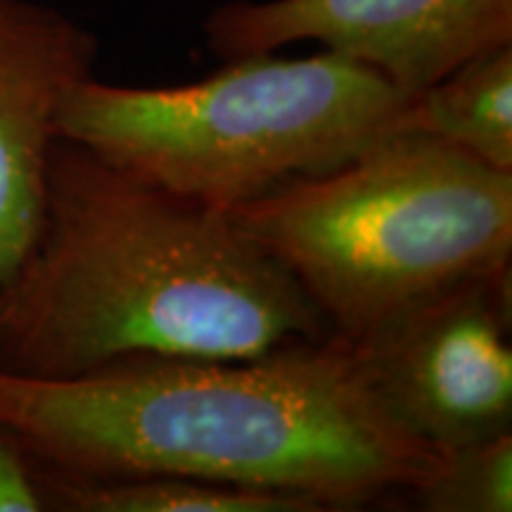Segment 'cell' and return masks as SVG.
Wrapping results in <instances>:
<instances>
[{"instance_id": "1", "label": "cell", "mask_w": 512, "mask_h": 512, "mask_svg": "<svg viewBox=\"0 0 512 512\" xmlns=\"http://www.w3.org/2000/svg\"><path fill=\"white\" fill-rule=\"evenodd\" d=\"M0 430L57 475L190 477L299 494L328 512L411 491L439 460L384 415L339 335L240 361L0 370Z\"/></svg>"}, {"instance_id": "2", "label": "cell", "mask_w": 512, "mask_h": 512, "mask_svg": "<svg viewBox=\"0 0 512 512\" xmlns=\"http://www.w3.org/2000/svg\"><path fill=\"white\" fill-rule=\"evenodd\" d=\"M332 335L226 211L57 140L34 247L0 283V370L72 377L128 358L240 361Z\"/></svg>"}, {"instance_id": "3", "label": "cell", "mask_w": 512, "mask_h": 512, "mask_svg": "<svg viewBox=\"0 0 512 512\" xmlns=\"http://www.w3.org/2000/svg\"><path fill=\"white\" fill-rule=\"evenodd\" d=\"M226 214L349 342L512 264V171L413 128Z\"/></svg>"}, {"instance_id": "4", "label": "cell", "mask_w": 512, "mask_h": 512, "mask_svg": "<svg viewBox=\"0 0 512 512\" xmlns=\"http://www.w3.org/2000/svg\"><path fill=\"white\" fill-rule=\"evenodd\" d=\"M413 95L347 55L228 60L183 86L76 83L57 131L128 174L211 209H233L347 164L411 128Z\"/></svg>"}, {"instance_id": "5", "label": "cell", "mask_w": 512, "mask_h": 512, "mask_svg": "<svg viewBox=\"0 0 512 512\" xmlns=\"http://www.w3.org/2000/svg\"><path fill=\"white\" fill-rule=\"evenodd\" d=\"M510 268L465 280L347 339L384 415L437 453L512 432Z\"/></svg>"}, {"instance_id": "6", "label": "cell", "mask_w": 512, "mask_h": 512, "mask_svg": "<svg viewBox=\"0 0 512 512\" xmlns=\"http://www.w3.org/2000/svg\"><path fill=\"white\" fill-rule=\"evenodd\" d=\"M204 36L223 62L313 41L415 95L512 46V0H233L211 12Z\"/></svg>"}, {"instance_id": "7", "label": "cell", "mask_w": 512, "mask_h": 512, "mask_svg": "<svg viewBox=\"0 0 512 512\" xmlns=\"http://www.w3.org/2000/svg\"><path fill=\"white\" fill-rule=\"evenodd\" d=\"M98 38L60 10L0 0V283L34 247L46 209L57 119L93 76Z\"/></svg>"}, {"instance_id": "8", "label": "cell", "mask_w": 512, "mask_h": 512, "mask_svg": "<svg viewBox=\"0 0 512 512\" xmlns=\"http://www.w3.org/2000/svg\"><path fill=\"white\" fill-rule=\"evenodd\" d=\"M411 128L446 140L498 171H512V46L460 64L415 93Z\"/></svg>"}, {"instance_id": "9", "label": "cell", "mask_w": 512, "mask_h": 512, "mask_svg": "<svg viewBox=\"0 0 512 512\" xmlns=\"http://www.w3.org/2000/svg\"><path fill=\"white\" fill-rule=\"evenodd\" d=\"M50 510L67 512H328L313 498L190 477L81 479L41 467Z\"/></svg>"}, {"instance_id": "10", "label": "cell", "mask_w": 512, "mask_h": 512, "mask_svg": "<svg viewBox=\"0 0 512 512\" xmlns=\"http://www.w3.org/2000/svg\"><path fill=\"white\" fill-rule=\"evenodd\" d=\"M408 494L427 512H510L512 432L439 453L432 475Z\"/></svg>"}, {"instance_id": "11", "label": "cell", "mask_w": 512, "mask_h": 512, "mask_svg": "<svg viewBox=\"0 0 512 512\" xmlns=\"http://www.w3.org/2000/svg\"><path fill=\"white\" fill-rule=\"evenodd\" d=\"M50 510L41 465L15 434L0 430V512Z\"/></svg>"}]
</instances>
